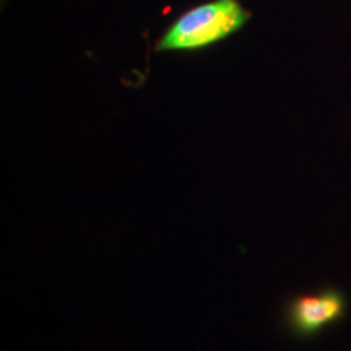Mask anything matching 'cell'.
I'll use <instances>...</instances> for the list:
<instances>
[{
    "mask_svg": "<svg viewBox=\"0 0 351 351\" xmlns=\"http://www.w3.org/2000/svg\"><path fill=\"white\" fill-rule=\"evenodd\" d=\"M249 13L236 0H213L179 16L160 39V51H197L243 28Z\"/></svg>",
    "mask_w": 351,
    "mask_h": 351,
    "instance_id": "obj_1",
    "label": "cell"
},
{
    "mask_svg": "<svg viewBox=\"0 0 351 351\" xmlns=\"http://www.w3.org/2000/svg\"><path fill=\"white\" fill-rule=\"evenodd\" d=\"M346 307V296L340 289L326 288L293 298L285 311V319L296 335L311 337L343 319Z\"/></svg>",
    "mask_w": 351,
    "mask_h": 351,
    "instance_id": "obj_2",
    "label": "cell"
}]
</instances>
